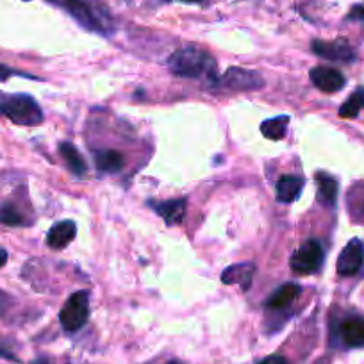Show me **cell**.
<instances>
[{"mask_svg": "<svg viewBox=\"0 0 364 364\" xmlns=\"http://www.w3.org/2000/svg\"><path fill=\"white\" fill-rule=\"evenodd\" d=\"M311 80L323 93H338L345 86V75L331 66H316L311 70Z\"/></svg>", "mask_w": 364, "mask_h": 364, "instance_id": "9", "label": "cell"}, {"mask_svg": "<svg viewBox=\"0 0 364 364\" xmlns=\"http://www.w3.org/2000/svg\"><path fill=\"white\" fill-rule=\"evenodd\" d=\"M364 109V87H357L350 99L339 107V117L341 118H355Z\"/></svg>", "mask_w": 364, "mask_h": 364, "instance_id": "20", "label": "cell"}, {"mask_svg": "<svg viewBox=\"0 0 364 364\" xmlns=\"http://www.w3.org/2000/svg\"><path fill=\"white\" fill-rule=\"evenodd\" d=\"M255 266L252 262H241V264H232L222 273V282L227 286L240 284L247 291L254 279Z\"/></svg>", "mask_w": 364, "mask_h": 364, "instance_id": "10", "label": "cell"}, {"mask_svg": "<svg viewBox=\"0 0 364 364\" xmlns=\"http://www.w3.org/2000/svg\"><path fill=\"white\" fill-rule=\"evenodd\" d=\"M95 164L104 173H118L125 166V159L117 150H99L95 154Z\"/></svg>", "mask_w": 364, "mask_h": 364, "instance_id": "16", "label": "cell"}, {"mask_svg": "<svg viewBox=\"0 0 364 364\" xmlns=\"http://www.w3.org/2000/svg\"><path fill=\"white\" fill-rule=\"evenodd\" d=\"M8 304H9L8 295H6V293H0V313L6 309V306H8Z\"/></svg>", "mask_w": 364, "mask_h": 364, "instance_id": "26", "label": "cell"}, {"mask_svg": "<svg viewBox=\"0 0 364 364\" xmlns=\"http://www.w3.org/2000/svg\"><path fill=\"white\" fill-rule=\"evenodd\" d=\"M304 188V178L296 175H282L277 182V200L282 204H291L300 197Z\"/></svg>", "mask_w": 364, "mask_h": 364, "instance_id": "14", "label": "cell"}, {"mask_svg": "<svg viewBox=\"0 0 364 364\" xmlns=\"http://www.w3.org/2000/svg\"><path fill=\"white\" fill-rule=\"evenodd\" d=\"M323 259L325 254L320 241L309 240L293 252L289 266L296 275H311V273L320 272V268L323 266Z\"/></svg>", "mask_w": 364, "mask_h": 364, "instance_id": "4", "label": "cell"}, {"mask_svg": "<svg viewBox=\"0 0 364 364\" xmlns=\"http://www.w3.org/2000/svg\"><path fill=\"white\" fill-rule=\"evenodd\" d=\"M8 262V252L4 250V248H0V268Z\"/></svg>", "mask_w": 364, "mask_h": 364, "instance_id": "27", "label": "cell"}, {"mask_svg": "<svg viewBox=\"0 0 364 364\" xmlns=\"http://www.w3.org/2000/svg\"><path fill=\"white\" fill-rule=\"evenodd\" d=\"M48 2L65 9L72 18H75L86 29L95 31V33H106V26H104L102 18L99 16V13H95V9L87 4L86 0H48Z\"/></svg>", "mask_w": 364, "mask_h": 364, "instance_id": "6", "label": "cell"}, {"mask_svg": "<svg viewBox=\"0 0 364 364\" xmlns=\"http://www.w3.org/2000/svg\"><path fill=\"white\" fill-rule=\"evenodd\" d=\"M0 114L16 125H38L43 122V113L36 100L29 95H0Z\"/></svg>", "mask_w": 364, "mask_h": 364, "instance_id": "2", "label": "cell"}, {"mask_svg": "<svg viewBox=\"0 0 364 364\" xmlns=\"http://www.w3.org/2000/svg\"><path fill=\"white\" fill-rule=\"evenodd\" d=\"M87 318H90V293L87 291L73 293L59 313L63 328L68 332H77L82 328Z\"/></svg>", "mask_w": 364, "mask_h": 364, "instance_id": "5", "label": "cell"}, {"mask_svg": "<svg viewBox=\"0 0 364 364\" xmlns=\"http://www.w3.org/2000/svg\"><path fill=\"white\" fill-rule=\"evenodd\" d=\"M288 124H289V117L269 118V120L262 122L261 132L262 136H266L268 139L279 141V139L284 138L286 132H288Z\"/></svg>", "mask_w": 364, "mask_h": 364, "instance_id": "19", "label": "cell"}, {"mask_svg": "<svg viewBox=\"0 0 364 364\" xmlns=\"http://www.w3.org/2000/svg\"><path fill=\"white\" fill-rule=\"evenodd\" d=\"M364 262V247L360 240L353 237L346 243L341 254L338 257V273L341 277H353L355 273H359L360 266Z\"/></svg>", "mask_w": 364, "mask_h": 364, "instance_id": "7", "label": "cell"}, {"mask_svg": "<svg viewBox=\"0 0 364 364\" xmlns=\"http://www.w3.org/2000/svg\"><path fill=\"white\" fill-rule=\"evenodd\" d=\"M339 336H341V341L350 348L364 346V318H346L339 327Z\"/></svg>", "mask_w": 364, "mask_h": 364, "instance_id": "11", "label": "cell"}, {"mask_svg": "<svg viewBox=\"0 0 364 364\" xmlns=\"http://www.w3.org/2000/svg\"><path fill=\"white\" fill-rule=\"evenodd\" d=\"M168 68L177 77H184V79L208 77L211 82L215 79L216 59L198 47H184L173 52V55L168 59Z\"/></svg>", "mask_w": 364, "mask_h": 364, "instance_id": "1", "label": "cell"}, {"mask_svg": "<svg viewBox=\"0 0 364 364\" xmlns=\"http://www.w3.org/2000/svg\"><path fill=\"white\" fill-rule=\"evenodd\" d=\"M77 234L75 223L70 222V220H65V222H59L48 230L47 234V245L54 250H61V248L68 247L73 241Z\"/></svg>", "mask_w": 364, "mask_h": 364, "instance_id": "13", "label": "cell"}, {"mask_svg": "<svg viewBox=\"0 0 364 364\" xmlns=\"http://www.w3.org/2000/svg\"><path fill=\"white\" fill-rule=\"evenodd\" d=\"M348 20H364V6H353L348 13Z\"/></svg>", "mask_w": 364, "mask_h": 364, "instance_id": "23", "label": "cell"}, {"mask_svg": "<svg viewBox=\"0 0 364 364\" xmlns=\"http://www.w3.org/2000/svg\"><path fill=\"white\" fill-rule=\"evenodd\" d=\"M13 73H16V72H13V70H9L8 66H2V65H0V80H6L9 75H13Z\"/></svg>", "mask_w": 364, "mask_h": 364, "instance_id": "25", "label": "cell"}, {"mask_svg": "<svg viewBox=\"0 0 364 364\" xmlns=\"http://www.w3.org/2000/svg\"><path fill=\"white\" fill-rule=\"evenodd\" d=\"M154 209H156L157 215L168 223V225H175V223H181L186 216V198H175V200H166V202H152Z\"/></svg>", "mask_w": 364, "mask_h": 364, "instance_id": "12", "label": "cell"}, {"mask_svg": "<svg viewBox=\"0 0 364 364\" xmlns=\"http://www.w3.org/2000/svg\"><path fill=\"white\" fill-rule=\"evenodd\" d=\"M0 222L9 227H18L23 225V216L13 205H4L0 209Z\"/></svg>", "mask_w": 364, "mask_h": 364, "instance_id": "22", "label": "cell"}, {"mask_svg": "<svg viewBox=\"0 0 364 364\" xmlns=\"http://www.w3.org/2000/svg\"><path fill=\"white\" fill-rule=\"evenodd\" d=\"M316 182H318V197H320V200L327 205H334L336 198H338V191H339L338 181L328 173H318Z\"/></svg>", "mask_w": 364, "mask_h": 364, "instance_id": "17", "label": "cell"}, {"mask_svg": "<svg viewBox=\"0 0 364 364\" xmlns=\"http://www.w3.org/2000/svg\"><path fill=\"white\" fill-rule=\"evenodd\" d=\"M313 52L320 58L328 59V61H339V63H352L355 61V52L353 48L346 43L345 40L336 41H323L314 40L311 45Z\"/></svg>", "mask_w": 364, "mask_h": 364, "instance_id": "8", "label": "cell"}, {"mask_svg": "<svg viewBox=\"0 0 364 364\" xmlns=\"http://www.w3.org/2000/svg\"><path fill=\"white\" fill-rule=\"evenodd\" d=\"M300 295V286L295 282H288V284L281 286L277 291H273L272 296L266 302L268 309H284L289 304L295 302Z\"/></svg>", "mask_w": 364, "mask_h": 364, "instance_id": "15", "label": "cell"}, {"mask_svg": "<svg viewBox=\"0 0 364 364\" xmlns=\"http://www.w3.org/2000/svg\"><path fill=\"white\" fill-rule=\"evenodd\" d=\"M262 86H264V80H262V77L259 73L245 68H237V66H232L225 73H222V75L211 80V90L216 91V93L252 91L259 90Z\"/></svg>", "mask_w": 364, "mask_h": 364, "instance_id": "3", "label": "cell"}, {"mask_svg": "<svg viewBox=\"0 0 364 364\" xmlns=\"http://www.w3.org/2000/svg\"><path fill=\"white\" fill-rule=\"evenodd\" d=\"M259 364H288V360H286V357L282 355H269L266 357L264 360H261Z\"/></svg>", "mask_w": 364, "mask_h": 364, "instance_id": "24", "label": "cell"}, {"mask_svg": "<svg viewBox=\"0 0 364 364\" xmlns=\"http://www.w3.org/2000/svg\"><path fill=\"white\" fill-rule=\"evenodd\" d=\"M59 152H61V157L65 159V163L68 164L70 171H73V173L79 175V177L86 175V161L82 159L79 150H77L72 143H61V145H59Z\"/></svg>", "mask_w": 364, "mask_h": 364, "instance_id": "18", "label": "cell"}, {"mask_svg": "<svg viewBox=\"0 0 364 364\" xmlns=\"http://www.w3.org/2000/svg\"><path fill=\"white\" fill-rule=\"evenodd\" d=\"M182 2H190V4H195V2H204V0H182Z\"/></svg>", "mask_w": 364, "mask_h": 364, "instance_id": "28", "label": "cell"}, {"mask_svg": "<svg viewBox=\"0 0 364 364\" xmlns=\"http://www.w3.org/2000/svg\"><path fill=\"white\" fill-rule=\"evenodd\" d=\"M350 213H352V218L357 222L364 223V186H355L350 191Z\"/></svg>", "mask_w": 364, "mask_h": 364, "instance_id": "21", "label": "cell"}]
</instances>
